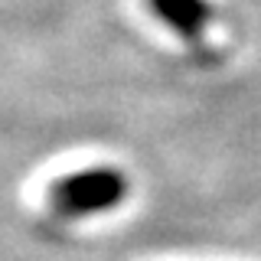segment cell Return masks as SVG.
<instances>
[{
  "label": "cell",
  "instance_id": "obj_1",
  "mask_svg": "<svg viewBox=\"0 0 261 261\" xmlns=\"http://www.w3.org/2000/svg\"><path fill=\"white\" fill-rule=\"evenodd\" d=\"M127 196V179L114 167H92L59 176L49 186V206L59 216H98L114 209Z\"/></svg>",
  "mask_w": 261,
  "mask_h": 261
},
{
  "label": "cell",
  "instance_id": "obj_2",
  "mask_svg": "<svg viewBox=\"0 0 261 261\" xmlns=\"http://www.w3.org/2000/svg\"><path fill=\"white\" fill-rule=\"evenodd\" d=\"M150 10L186 39H196L212 20V7L206 0H150Z\"/></svg>",
  "mask_w": 261,
  "mask_h": 261
}]
</instances>
